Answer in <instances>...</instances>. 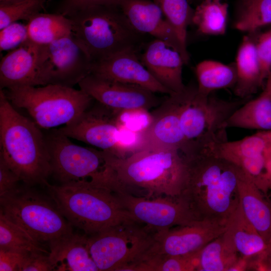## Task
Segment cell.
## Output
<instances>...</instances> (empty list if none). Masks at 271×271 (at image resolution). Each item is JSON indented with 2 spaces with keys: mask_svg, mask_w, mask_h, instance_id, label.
<instances>
[{
  "mask_svg": "<svg viewBox=\"0 0 271 271\" xmlns=\"http://www.w3.org/2000/svg\"><path fill=\"white\" fill-rule=\"evenodd\" d=\"M181 152L174 148L145 147L119 158L102 151V182L111 190L145 191L147 197L180 196L188 177V164Z\"/></svg>",
  "mask_w": 271,
  "mask_h": 271,
  "instance_id": "1",
  "label": "cell"
},
{
  "mask_svg": "<svg viewBox=\"0 0 271 271\" xmlns=\"http://www.w3.org/2000/svg\"><path fill=\"white\" fill-rule=\"evenodd\" d=\"M183 155L188 177L181 196L199 220L226 221L239 204V167L206 149Z\"/></svg>",
  "mask_w": 271,
  "mask_h": 271,
  "instance_id": "2",
  "label": "cell"
},
{
  "mask_svg": "<svg viewBox=\"0 0 271 271\" xmlns=\"http://www.w3.org/2000/svg\"><path fill=\"white\" fill-rule=\"evenodd\" d=\"M0 157L21 181L31 187L45 185L51 175V158L45 136L0 91Z\"/></svg>",
  "mask_w": 271,
  "mask_h": 271,
  "instance_id": "3",
  "label": "cell"
},
{
  "mask_svg": "<svg viewBox=\"0 0 271 271\" xmlns=\"http://www.w3.org/2000/svg\"><path fill=\"white\" fill-rule=\"evenodd\" d=\"M45 186L66 220L87 236L112 226L135 221L114 192L95 180H82L60 185L47 182Z\"/></svg>",
  "mask_w": 271,
  "mask_h": 271,
  "instance_id": "4",
  "label": "cell"
},
{
  "mask_svg": "<svg viewBox=\"0 0 271 271\" xmlns=\"http://www.w3.org/2000/svg\"><path fill=\"white\" fill-rule=\"evenodd\" d=\"M68 17L72 35L92 63L127 49H138L143 42V35L133 28L117 5L89 7Z\"/></svg>",
  "mask_w": 271,
  "mask_h": 271,
  "instance_id": "5",
  "label": "cell"
},
{
  "mask_svg": "<svg viewBox=\"0 0 271 271\" xmlns=\"http://www.w3.org/2000/svg\"><path fill=\"white\" fill-rule=\"evenodd\" d=\"M24 86L3 89L15 107L23 109L41 128L66 125L94 100L79 89L57 84Z\"/></svg>",
  "mask_w": 271,
  "mask_h": 271,
  "instance_id": "6",
  "label": "cell"
},
{
  "mask_svg": "<svg viewBox=\"0 0 271 271\" xmlns=\"http://www.w3.org/2000/svg\"><path fill=\"white\" fill-rule=\"evenodd\" d=\"M30 187L18 186L0 196V212L35 240L49 247L73 234L71 224L53 199Z\"/></svg>",
  "mask_w": 271,
  "mask_h": 271,
  "instance_id": "7",
  "label": "cell"
},
{
  "mask_svg": "<svg viewBox=\"0 0 271 271\" xmlns=\"http://www.w3.org/2000/svg\"><path fill=\"white\" fill-rule=\"evenodd\" d=\"M244 103L230 101L199 93L197 87L186 86L183 91L180 115L182 129L188 144L209 149L227 140L226 122Z\"/></svg>",
  "mask_w": 271,
  "mask_h": 271,
  "instance_id": "8",
  "label": "cell"
},
{
  "mask_svg": "<svg viewBox=\"0 0 271 271\" xmlns=\"http://www.w3.org/2000/svg\"><path fill=\"white\" fill-rule=\"evenodd\" d=\"M156 231L136 221L87 236L89 253L101 271L127 270L150 247Z\"/></svg>",
  "mask_w": 271,
  "mask_h": 271,
  "instance_id": "9",
  "label": "cell"
},
{
  "mask_svg": "<svg viewBox=\"0 0 271 271\" xmlns=\"http://www.w3.org/2000/svg\"><path fill=\"white\" fill-rule=\"evenodd\" d=\"M38 63L42 85L73 87L90 73L93 63L71 34L49 44L40 45Z\"/></svg>",
  "mask_w": 271,
  "mask_h": 271,
  "instance_id": "10",
  "label": "cell"
},
{
  "mask_svg": "<svg viewBox=\"0 0 271 271\" xmlns=\"http://www.w3.org/2000/svg\"><path fill=\"white\" fill-rule=\"evenodd\" d=\"M112 191L135 221L156 231L199 220L181 196L142 197L120 189Z\"/></svg>",
  "mask_w": 271,
  "mask_h": 271,
  "instance_id": "11",
  "label": "cell"
},
{
  "mask_svg": "<svg viewBox=\"0 0 271 271\" xmlns=\"http://www.w3.org/2000/svg\"><path fill=\"white\" fill-rule=\"evenodd\" d=\"M51 158V175L61 184L96 179L104 169L102 151L74 144L53 129L45 136Z\"/></svg>",
  "mask_w": 271,
  "mask_h": 271,
  "instance_id": "12",
  "label": "cell"
},
{
  "mask_svg": "<svg viewBox=\"0 0 271 271\" xmlns=\"http://www.w3.org/2000/svg\"><path fill=\"white\" fill-rule=\"evenodd\" d=\"M226 221L203 219L174 229L156 231L152 242L142 257L156 255H184L200 251L221 235Z\"/></svg>",
  "mask_w": 271,
  "mask_h": 271,
  "instance_id": "13",
  "label": "cell"
},
{
  "mask_svg": "<svg viewBox=\"0 0 271 271\" xmlns=\"http://www.w3.org/2000/svg\"><path fill=\"white\" fill-rule=\"evenodd\" d=\"M95 101L75 119L57 130L70 139L113 154L119 133L117 111Z\"/></svg>",
  "mask_w": 271,
  "mask_h": 271,
  "instance_id": "14",
  "label": "cell"
},
{
  "mask_svg": "<svg viewBox=\"0 0 271 271\" xmlns=\"http://www.w3.org/2000/svg\"><path fill=\"white\" fill-rule=\"evenodd\" d=\"M93 99L117 111L144 108L159 105L164 99L142 87L116 82L89 74L78 83Z\"/></svg>",
  "mask_w": 271,
  "mask_h": 271,
  "instance_id": "15",
  "label": "cell"
},
{
  "mask_svg": "<svg viewBox=\"0 0 271 271\" xmlns=\"http://www.w3.org/2000/svg\"><path fill=\"white\" fill-rule=\"evenodd\" d=\"M183 90L169 95L151 112V123L141 132L143 148H174L182 153L187 150L189 144L183 133L180 121Z\"/></svg>",
  "mask_w": 271,
  "mask_h": 271,
  "instance_id": "16",
  "label": "cell"
},
{
  "mask_svg": "<svg viewBox=\"0 0 271 271\" xmlns=\"http://www.w3.org/2000/svg\"><path fill=\"white\" fill-rule=\"evenodd\" d=\"M137 50L127 49L93 63L90 73L106 79L136 85L154 93L172 94L145 67Z\"/></svg>",
  "mask_w": 271,
  "mask_h": 271,
  "instance_id": "17",
  "label": "cell"
},
{
  "mask_svg": "<svg viewBox=\"0 0 271 271\" xmlns=\"http://www.w3.org/2000/svg\"><path fill=\"white\" fill-rule=\"evenodd\" d=\"M117 5L136 31L173 45L181 54L185 64L188 63L189 56L187 48L182 45L161 10L154 2L120 0Z\"/></svg>",
  "mask_w": 271,
  "mask_h": 271,
  "instance_id": "18",
  "label": "cell"
},
{
  "mask_svg": "<svg viewBox=\"0 0 271 271\" xmlns=\"http://www.w3.org/2000/svg\"><path fill=\"white\" fill-rule=\"evenodd\" d=\"M141 60L154 77L172 94L186 87L182 80L183 58L174 46L155 39L146 46Z\"/></svg>",
  "mask_w": 271,
  "mask_h": 271,
  "instance_id": "19",
  "label": "cell"
},
{
  "mask_svg": "<svg viewBox=\"0 0 271 271\" xmlns=\"http://www.w3.org/2000/svg\"><path fill=\"white\" fill-rule=\"evenodd\" d=\"M40 45L27 39L4 56L0 63L1 89L42 85L39 69Z\"/></svg>",
  "mask_w": 271,
  "mask_h": 271,
  "instance_id": "20",
  "label": "cell"
},
{
  "mask_svg": "<svg viewBox=\"0 0 271 271\" xmlns=\"http://www.w3.org/2000/svg\"><path fill=\"white\" fill-rule=\"evenodd\" d=\"M238 192L239 205L245 216L266 243H271V203L266 194L239 167Z\"/></svg>",
  "mask_w": 271,
  "mask_h": 271,
  "instance_id": "21",
  "label": "cell"
},
{
  "mask_svg": "<svg viewBox=\"0 0 271 271\" xmlns=\"http://www.w3.org/2000/svg\"><path fill=\"white\" fill-rule=\"evenodd\" d=\"M222 237L230 250L240 257L248 259L259 255L268 246L246 218L239 204L227 219Z\"/></svg>",
  "mask_w": 271,
  "mask_h": 271,
  "instance_id": "22",
  "label": "cell"
},
{
  "mask_svg": "<svg viewBox=\"0 0 271 271\" xmlns=\"http://www.w3.org/2000/svg\"><path fill=\"white\" fill-rule=\"evenodd\" d=\"M86 235L72 234L50 246L49 256L57 266L59 262L66 263L58 267L59 270H99L89 253Z\"/></svg>",
  "mask_w": 271,
  "mask_h": 271,
  "instance_id": "23",
  "label": "cell"
},
{
  "mask_svg": "<svg viewBox=\"0 0 271 271\" xmlns=\"http://www.w3.org/2000/svg\"><path fill=\"white\" fill-rule=\"evenodd\" d=\"M235 67V94L241 98H246L256 92L263 83L257 58L255 43L249 36L243 38L237 53Z\"/></svg>",
  "mask_w": 271,
  "mask_h": 271,
  "instance_id": "24",
  "label": "cell"
},
{
  "mask_svg": "<svg viewBox=\"0 0 271 271\" xmlns=\"http://www.w3.org/2000/svg\"><path fill=\"white\" fill-rule=\"evenodd\" d=\"M227 128L271 130V97L267 90L256 98L244 103L230 115Z\"/></svg>",
  "mask_w": 271,
  "mask_h": 271,
  "instance_id": "25",
  "label": "cell"
},
{
  "mask_svg": "<svg viewBox=\"0 0 271 271\" xmlns=\"http://www.w3.org/2000/svg\"><path fill=\"white\" fill-rule=\"evenodd\" d=\"M28 39L39 45L49 44L72 34L69 18L63 15L39 13L27 24Z\"/></svg>",
  "mask_w": 271,
  "mask_h": 271,
  "instance_id": "26",
  "label": "cell"
},
{
  "mask_svg": "<svg viewBox=\"0 0 271 271\" xmlns=\"http://www.w3.org/2000/svg\"><path fill=\"white\" fill-rule=\"evenodd\" d=\"M263 131L235 141H225L215 144L211 151L241 168L255 158L261 155L266 146Z\"/></svg>",
  "mask_w": 271,
  "mask_h": 271,
  "instance_id": "27",
  "label": "cell"
},
{
  "mask_svg": "<svg viewBox=\"0 0 271 271\" xmlns=\"http://www.w3.org/2000/svg\"><path fill=\"white\" fill-rule=\"evenodd\" d=\"M195 73L199 93L210 95L214 90L234 86L236 80L235 66L207 60L197 64Z\"/></svg>",
  "mask_w": 271,
  "mask_h": 271,
  "instance_id": "28",
  "label": "cell"
},
{
  "mask_svg": "<svg viewBox=\"0 0 271 271\" xmlns=\"http://www.w3.org/2000/svg\"><path fill=\"white\" fill-rule=\"evenodd\" d=\"M228 5L221 0H203L194 10L192 22L201 34L221 35L225 34Z\"/></svg>",
  "mask_w": 271,
  "mask_h": 271,
  "instance_id": "29",
  "label": "cell"
},
{
  "mask_svg": "<svg viewBox=\"0 0 271 271\" xmlns=\"http://www.w3.org/2000/svg\"><path fill=\"white\" fill-rule=\"evenodd\" d=\"M241 257L225 245L221 235L200 250L196 270L231 271Z\"/></svg>",
  "mask_w": 271,
  "mask_h": 271,
  "instance_id": "30",
  "label": "cell"
},
{
  "mask_svg": "<svg viewBox=\"0 0 271 271\" xmlns=\"http://www.w3.org/2000/svg\"><path fill=\"white\" fill-rule=\"evenodd\" d=\"M200 251L184 255L156 254L144 256L131 267L130 270H196Z\"/></svg>",
  "mask_w": 271,
  "mask_h": 271,
  "instance_id": "31",
  "label": "cell"
},
{
  "mask_svg": "<svg viewBox=\"0 0 271 271\" xmlns=\"http://www.w3.org/2000/svg\"><path fill=\"white\" fill-rule=\"evenodd\" d=\"M271 25V0H244L235 23L236 29L253 33Z\"/></svg>",
  "mask_w": 271,
  "mask_h": 271,
  "instance_id": "32",
  "label": "cell"
},
{
  "mask_svg": "<svg viewBox=\"0 0 271 271\" xmlns=\"http://www.w3.org/2000/svg\"><path fill=\"white\" fill-rule=\"evenodd\" d=\"M41 245L20 227L0 212V247L22 252L47 253Z\"/></svg>",
  "mask_w": 271,
  "mask_h": 271,
  "instance_id": "33",
  "label": "cell"
},
{
  "mask_svg": "<svg viewBox=\"0 0 271 271\" xmlns=\"http://www.w3.org/2000/svg\"><path fill=\"white\" fill-rule=\"evenodd\" d=\"M177 34L182 45L187 48V31L192 22L194 10L187 0H154Z\"/></svg>",
  "mask_w": 271,
  "mask_h": 271,
  "instance_id": "34",
  "label": "cell"
},
{
  "mask_svg": "<svg viewBox=\"0 0 271 271\" xmlns=\"http://www.w3.org/2000/svg\"><path fill=\"white\" fill-rule=\"evenodd\" d=\"M47 0H24L7 6H0V29L20 20L28 22L41 13Z\"/></svg>",
  "mask_w": 271,
  "mask_h": 271,
  "instance_id": "35",
  "label": "cell"
},
{
  "mask_svg": "<svg viewBox=\"0 0 271 271\" xmlns=\"http://www.w3.org/2000/svg\"><path fill=\"white\" fill-rule=\"evenodd\" d=\"M151 112L144 108L117 111V122L119 127H123L136 132H142L150 125Z\"/></svg>",
  "mask_w": 271,
  "mask_h": 271,
  "instance_id": "36",
  "label": "cell"
},
{
  "mask_svg": "<svg viewBox=\"0 0 271 271\" xmlns=\"http://www.w3.org/2000/svg\"><path fill=\"white\" fill-rule=\"evenodd\" d=\"M28 39V29L25 25L15 22L0 29V51H11Z\"/></svg>",
  "mask_w": 271,
  "mask_h": 271,
  "instance_id": "37",
  "label": "cell"
},
{
  "mask_svg": "<svg viewBox=\"0 0 271 271\" xmlns=\"http://www.w3.org/2000/svg\"><path fill=\"white\" fill-rule=\"evenodd\" d=\"M255 50L262 80L271 73V30L261 34L255 43Z\"/></svg>",
  "mask_w": 271,
  "mask_h": 271,
  "instance_id": "38",
  "label": "cell"
},
{
  "mask_svg": "<svg viewBox=\"0 0 271 271\" xmlns=\"http://www.w3.org/2000/svg\"><path fill=\"white\" fill-rule=\"evenodd\" d=\"M39 251L28 252L21 265L20 271H50L55 269L57 266L51 257Z\"/></svg>",
  "mask_w": 271,
  "mask_h": 271,
  "instance_id": "39",
  "label": "cell"
},
{
  "mask_svg": "<svg viewBox=\"0 0 271 271\" xmlns=\"http://www.w3.org/2000/svg\"><path fill=\"white\" fill-rule=\"evenodd\" d=\"M120 0H61L56 13L69 16L83 9L96 5H117Z\"/></svg>",
  "mask_w": 271,
  "mask_h": 271,
  "instance_id": "40",
  "label": "cell"
},
{
  "mask_svg": "<svg viewBox=\"0 0 271 271\" xmlns=\"http://www.w3.org/2000/svg\"><path fill=\"white\" fill-rule=\"evenodd\" d=\"M27 252L0 247V270L20 271Z\"/></svg>",
  "mask_w": 271,
  "mask_h": 271,
  "instance_id": "41",
  "label": "cell"
},
{
  "mask_svg": "<svg viewBox=\"0 0 271 271\" xmlns=\"http://www.w3.org/2000/svg\"><path fill=\"white\" fill-rule=\"evenodd\" d=\"M19 181V177L0 157V196L16 189Z\"/></svg>",
  "mask_w": 271,
  "mask_h": 271,
  "instance_id": "42",
  "label": "cell"
},
{
  "mask_svg": "<svg viewBox=\"0 0 271 271\" xmlns=\"http://www.w3.org/2000/svg\"><path fill=\"white\" fill-rule=\"evenodd\" d=\"M24 0H0V6H7Z\"/></svg>",
  "mask_w": 271,
  "mask_h": 271,
  "instance_id": "43",
  "label": "cell"
},
{
  "mask_svg": "<svg viewBox=\"0 0 271 271\" xmlns=\"http://www.w3.org/2000/svg\"><path fill=\"white\" fill-rule=\"evenodd\" d=\"M265 88L268 91L271 97V73L267 79V82L265 86Z\"/></svg>",
  "mask_w": 271,
  "mask_h": 271,
  "instance_id": "44",
  "label": "cell"
},
{
  "mask_svg": "<svg viewBox=\"0 0 271 271\" xmlns=\"http://www.w3.org/2000/svg\"><path fill=\"white\" fill-rule=\"evenodd\" d=\"M270 189H271V187H270Z\"/></svg>",
  "mask_w": 271,
  "mask_h": 271,
  "instance_id": "45",
  "label": "cell"
}]
</instances>
